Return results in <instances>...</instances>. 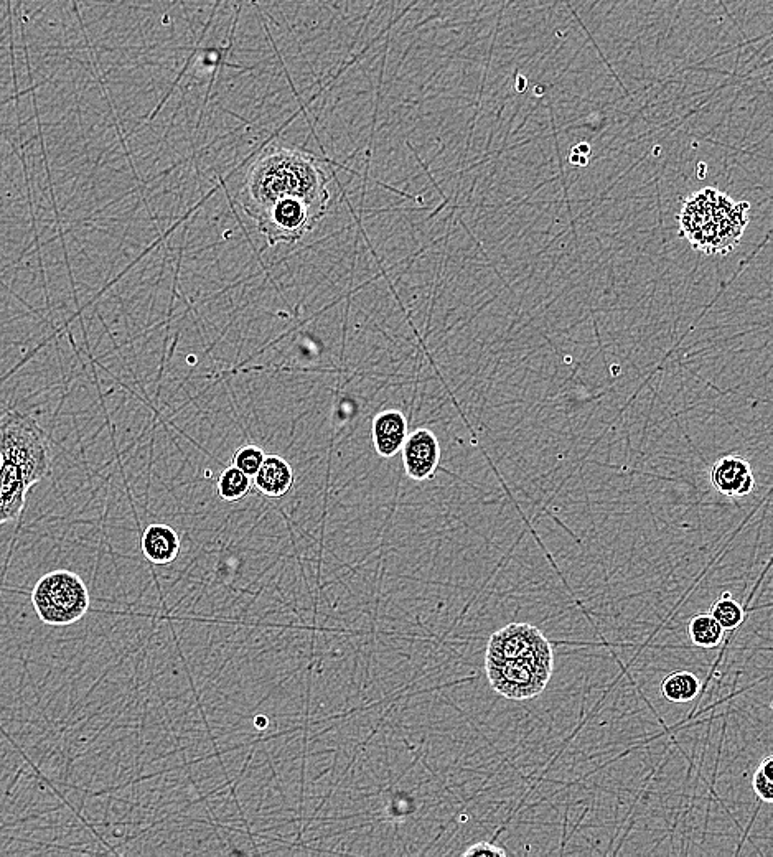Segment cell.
<instances>
[{"instance_id": "6da1fadb", "label": "cell", "mask_w": 773, "mask_h": 857, "mask_svg": "<svg viewBox=\"0 0 773 857\" xmlns=\"http://www.w3.org/2000/svg\"><path fill=\"white\" fill-rule=\"evenodd\" d=\"M328 177L319 159L300 150H269L261 155L246 177L244 210L251 218L282 198H300L327 211Z\"/></svg>"}, {"instance_id": "7a4b0ae2", "label": "cell", "mask_w": 773, "mask_h": 857, "mask_svg": "<svg viewBox=\"0 0 773 857\" xmlns=\"http://www.w3.org/2000/svg\"><path fill=\"white\" fill-rule=\"evenodd\" d=\"M680 235L699 253L729 254L750 221V203L736 202L714 187L703 188L684 198L680 216Z\"/></svg>"}, {"instance_id": "3957f363", "label": "cell", "mask_w": 773, "mask_h": 857, "mask_svg": "<svg viewBox=\"0 0 773 857\" xmlns=\"http://www.w3.org/2000/svg\"><path fill=\"white\" fill-rule=\"evenodd\" d=\"M0 459L17 465L33 487L52 470L50 437L32 417L5 409L0 414Z\"/></svg>"}, {"instance_id": "277c9868", "label": "cell", "mask_w": 773, "mask_h": 857, "mask_svg": "<svg viewBox=\"0 0 773 857\" xmlns=\"http://www.w3.org/2000/svg\"><path fill=\"white\" fill-rule=\"evenodd\" d=\"M32 604L45 625L66 627L88 614L90 592L78 574L58 569L38 579L32 591Z\"/></svg>"}, {"instance_id": "5b68a950", "label": "cell", "mask_w": 773, "mask_h": 857, "mask_svg": "<svg viewBox=\"0 0 773 857\" xmlns=\"http://www.w3.org/2000/svg\"><path fill=\"white\" fill-rule=\"evenodd\" d=\"M553 668V650L498 663L485 661L492 688L513 701L533 699L543 693L553 676Z\"/></svg>"}, {"instance_id": "8992f818", "label": "cell", "mask_w": 773, "mask_h": 857, "mask_svg": "<svg viewBox=\"0 0 773 857\" xmlns=\"http://www.w3.org/2000/svg\"><path fill=\"white\" fill-rule=\"evenodd\" d=\"M327 211L300 198H282L259 211L253 220L271 246L277 243H297L317 228Z\"/></svg>"}, {"instance_id": "52a82bcc", "label": "cell", "mask_w": 773, "mask_h": 857, "mask_svg": "<svg viewBox=\"0 0 773 857\" xmlns=\"http://www.w3.org/2000/svg\"><path fill=\"white\" fill-rule=\"evenodd\" d=\"M551 643L539 628L530 623H510L493 633L485 661H506L551 651Z\"/></svg>"}, {"instance_id": "ba28073f", "label": "cell", "mask_w": 773, "mask_h": 857, "mask_svg": "<svg viewBox=\"0 0 773 857\" xmlns=\"http://www.w3.org/2000/svg\"><path fill=\"white\" fill-rule=\"evenodd\" d=\"M403 464L406 475L414 482H427L436 477L441 464V444L429 429H416L408 434L403 449Z\"/></svg>"}, {"instance_id": "9c48e42d", "label": "cell", "mask_w": 773, "mask_h": 857, "mask_svg": "<svg viewBox=\"0 0 773 857\" xmlns=\"http://www.w3.org/2000/svg\"><path fill=\"white\" fill-rule=\"evenodd\" d=\"M709 478L714 490L724 497L742 498L754 492V472L749 460L741 455H726L716 460Z\"/></svg>"}, {"instance_id": "30bf717a", "label": "cell", "mask_w": 773, "mask_h": 857, "mask_svg": "<svg viewBox=\"0 0 773 857\" xmlns=\"http://www.w3.org/2000/svg\"><path fill=\"white\" fill-rule=\"evenodd\" d=\"M30 488L17 465L0 459V526L22 515Z\"/></svg>"}, {"instance_id": "8fae6325", "label": "cell", "mask_w": 773, "mask_h": 857, "mask_svg": "<svg viewBox=\"0 0 773 857\" xmlns=\"http://www.w3.org/2000/svg\"><path fill=\"white\" fill-rule=\"evenodd\" d=\"M408 434V419L401 411L388 409L373 419L371 441L376 454L383 459H391L399 454Z\"/></svg>"}, {"instance_id": "7c38bea8", "label": "cell", "mask_w": 773, "mask_h": 857, "mask_svg": "<svg viewBox=\"0 0 773 857\" xmlns=\"http://www.w3.org/2000/svg\"><path fill=\"white\" fill-rule=\"evenodd\" d=\"M253 478L256 490L268 498L284 497L291 492L296 482L291 464L282 459L281 455H266Z\"/></svg>"}, {"instance_id": "4fadbf2b", "label": "cell", "mask_w": 773, "mask_h": 857, "mask_svg": "<svg viewBox=\"0 0 773 857\" xmlns=\"http://www.w3.org/2000/svg\"><path fill=\"white\" fill-rule=\"evenodd\" d=\"M180 536L169 525L154 523L147 526L141 538L142 553L155 566H167L179 558Z\"/></svg>"}, {"instance_id": "5bb4252c", "label": "cell", "mask_w": 773, "mask_h": 857, "mask_svg": "<svg viewBox=\"0 0 773 857\" xmlns=\"http://www.w3.org/2000/svg\"><path fill=\"white\" fill-rule=\"evenodd\" d=\"M701 691V681L691 671H673L661 683V693L670 703H689Z\"/></svg>"}, {"instance_id": "9a60e30c", "label": "cell", "mask_w": 773, "mask_h": 857, "mask_svg": "<svg viewBox=\"0 0 773 857\" xmlns=\"http://www.w3.org/2000/svg\"><path fill=\"white\" fill-rule=\"evenodd\" d=\"M689 640L694 647L716 648L724 638V628L711 614L694 615L688 625Z\"/></svg>"}, {"instance_id": "2e32d148", "label": "cell", "mask_w": 773, "mask_h": 857, "mask_svg": "<svg viewBox=\"0 0 773 857\" xmlns=\"http://www.w3.org/2000/svg\"><path fill=\"white\" fill-rule=\"evenodd\" d=\"M253 490V478L241 472L238 467L231 465L221 472L218 478V495L223 502H241Z\"/></svg>"}, {"instance_id": "e0dca14e", "label": "cell", "mask_w": 773, "mask_h": 857, "mask_svg": "<svg viewBox=\"0 0 773 857\" xmlns=\"http://www.w3.org/2000/svg\"><path fill=\"white\" fill-rule=\"evenodd\" d=\"M709 614L713 615L716 622L724 628V632L741 627L745 619L744 607L729 592H724L714 602Z\"/></svg>"}, {"instance_id": "ac0fdd59", "label": "cell", "mask_w": 773, "mask_h": 857, "mask_svg": "<svg viewBox=\"0 0 773 857\" xmlns=\"http://www.w3.org/2000/svg\"><path fill=\"white\" fill-rule=\"evenodd\" d=\"M752 787H754L755 795L764 803H772L773 801V757H765L760 762L759 769L755 770L752 777Z\"/></svg>"}, {"instance_id": "d6986e66", "label": "cell", "mask_w": 773, "mask_h": 857, "mask_svg": "<svg viewBox=\"0 0 773 857\" xmlns=\"http://www.w3.org/2000/svg\"><path fill=\"white\" fill-rule=\"evenodd\" d=\"M264 450L259 447V445L248 444L243 445V447H239L236 450L235 457H233V465L238 467L241 472L246 473L248 477L253 478L258 472L259 467L263 464Z\"/></svg>"}, {"instance_id": "ffe728a7", "label": "cell", "mask_w": 773, "mask_h": 857, "mask_svg": "<svg viewBox=\"0 0 773 857\" xmlns=\"http://www.w3.org/2000/svg\"><path fill=\"white\" fill-rule=\"evenodd\" d=\"M591 150V144H587V142L577 144V146L572 147L571 152H569V162H571L572 165H577V167H586V165L589 164Z\"/></svg>"}, {"instance_id": "44dd1931", "label": "cell", "mask_w": 773, "mask_h": 857, "mask_svg": "<svg viewBox=\"0 0 773 857\" xmlns=\"http://www.w3.org/2000/svg\"><path fill=\"white\" fill-rule=\"evenodd\" d=\"M464 856H506V851L492 843H477L467 849Z\"/></svg>"}]
</instances>
